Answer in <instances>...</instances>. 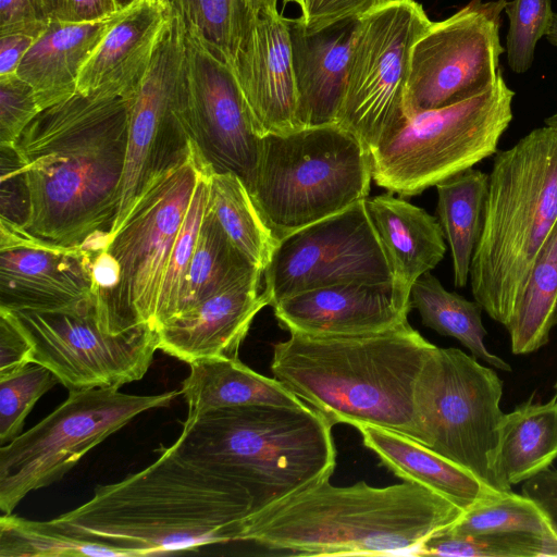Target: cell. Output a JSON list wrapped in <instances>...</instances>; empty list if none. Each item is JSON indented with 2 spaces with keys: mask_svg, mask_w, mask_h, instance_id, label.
Wrapping results in <instances>:
<instances>
[{
  "mask_svg": "<svg viewBox=\"0 0 557 557\" xmlns=\"http://www.w3.org/2000/svg\"><path fill=\"white\" fill-rule=\"evenodd\" d=\"M545 36L549 44L557 47V12H554L550 26Z\"/></svg>",
  "mask_w": 557,
  "mask_h": 557,
  "instance_id": "obj_48",
  "label": "cell"
},
{
  "mask_svg": "<svg viewBox=\"0 0 557 557\" xmlns=\"http://www.w3.org/2000/svg\"><path fill=\"white\" fill-rule=\"evenodd\" d=\"M411 308L418 310L422 323L443 336H450L468 348L472 356L487 364L511 371L508 362L488 351L482 322V306L448 292L430 272L422 274L410 289Z\"/></svg>",
  "mask_w": 557,
  "mask_h": 557,
  "instance_id": "obj_31",
  "label": "cell"
},
{
  "mask_svg": "<svg viewBox=\"0 0 557 557\" xmlns=\"http://www.w3.org/2000/svg\"><path fill=\"white\" fill-rule=\"evenodd\" d=\"M359 20L320 29L299 17L289 20V36L302 127L337 123Z\"/></svg>",
  "mask_w": 557,
  "mask_h": 557,
  "instance_id": "obj_23",
  "label": "cell"
},
{
  "mask_svg": "<svg viewBox=\"0 0 557 557\" xmlns=\"http://www.w3.org/2000/svg\"><path fill=\"white\" fill-rule=\"evenodd\" d=\"M436 347L408 321L364 334L290 333L274 345L270 369L332 425H375L425 446L419 391Z\"/></svg>",
  "mask_w": 557,
  "mask_h": 557,
  "instance_id": "obj_3",
  "label": "cell"
},
{
  "mask_svg": "<svg viewBox=\"0 0 557 557\" xmlns=\"http://www.w3.org/2000/svg\"><path fill=\"white\" fill-rule=\"evenodd\" d=\"M513 97L500 75L473 97L409 116L369 150L372 180L414 196L490 158L512 120Z\"/></svg>",
  "mask_w": 557,
  "mask_h": 557,
  "instance_id": "obj_9",
  "label": "cell"
},
{
  "mask_svg": "<svg viewBox=\"0 0 557 557\" xmlns=\"http://www.w3.org/2000/svg\"><path fill=\"white\" fill-rule=\"evenodd\" d=\"M272 308L281 327L289 333L364 334L408 321L410 288L398 280L343 283L296 294Z\"/></svg>",
  "mask_w": 557,
  "mask_h": 557,
  "instance_id": "obj_20",
  "label": "cell"
},
{
  "mask_svg": "<svg viewBox=\"0 0 557 557\" xmlns=\"http://www.w3.org/2000/svg\"><path fill=\"white\" fill-rule=\"evenodd\" d=\"M503 381L458 348L436 347L420 383L425 446L502 492L495 474Z\"/></svg>",
  "mask_w": 557,
  "mask_h": 557,
  "instance_id": "obj_11",
  "label": "cell"
},
{
  "mask_svg": "<svg viewBox=\"0 0 557 557\" xmlns=\"http://www.w3.org/2000/svg\"><path fill=\"white\" fill-rule=\"evenodd\" d=\"M135 0H116L120 9L129 7Z\"/></svg>",
  "mask_w": 557,
  "mask_h": 557,
  "instance_id": "obj_51",
  "label": "cell"
},
{
  "mask_svg": "<svg viewBox=\"0 0 557 557\" xmlns=\"http://www.w3.org/2000/svg\"><path fill=\"white\" fill-rule=\"evenodd\" d=\"M212 171L213 168L210 164H207L201 171L174 240L158 299L156 331L178 311L182 287L208 206L209 178Z\"/></svg>",
  "mask_w": 557,
  "mask_h": 557,
  "instance_id": "obj_36",
  "label": "cell"
},
{
  "mask_svg": "<svg viewBox=\"0 0 557 557\" xmlns=\"http://www.w3.org/2000/svg\"><path fill=\"white\" fill-rule=\"evenodd\" d=\"M286 2H293L295 4H297L300 10H302L305 8V3H306V0H285Z\"/></svg>",
  "mask_w": 557,
  "mask_h": 557,
  "instance_id": "obj_52",
  "label": "cell"
},
{
  "mask_svg": "<svg viewBox=\"0 0 557 557\" xmlns=\"http://www.w3.org/2000/svg\"><path fill=\"white\" fill-rule=\"evenodd\" d=\"M262 274L255 272L168 319L156 331L158 349L189 364L238 358L253 318L269 306L260 292Z\"/></svg>",
  "mask_w": 557,
  "mask_h": 557,
  "instance_id": "obj_21",
  "label": "cell"
},
{
  "mask_svg": "<svg viewBox=\"0 0 557 557\" xmlns=\"http://www.w3.org/2000/svg\"><path fill=\"white\" fill-rule=\"evenodd\" d=\"M251 517V505L238 487L171 445L150 466L97 486L89 500L45 522L137 557L239 541Z\"/></svg>",
  "mask_w": 557,
  "mask_h": 557,
  "instance_id": "obj_2",
  "label": "cell"
},
{
  "mask_svg": "<svg viewBox=\"0 0 557 557\" xmlns=\"http://www.w3.org/2000/svg\"><path fill=\"white\" fill-rule=\"evenodd\" d=\"M171 16L162 0H136L124 8L82 69L77 92L132 97Z\"/></svg>",
  "mask_w": 557,
  "mask_h": 557,
  "instance_id": "obj_22",
  "label": "cell"
},
{
  "mask_svg": "<svg viewBox=\"0 0 557 557\" xmlns=\"http://www.w3.org/2000/svg\"><path fill=\"white\" fill-rule=\"evenodd\" d=\"M431 23L416 0H386L359 18L336 124L368 151L409 119L411 52Z\"/></svg>",
  "mask_w": 557,
  "mask_h": 557,
  "instance_id": "obj_12",
  "label": "cell"
},
{
  "mask_svg": "<svg viewBox=\"0 0 557 557\" xmlns=\"http://www.w3.org/2000/svg\"><path fill=\"white\" fill-rule=\"evenodd\" d=\"M504 11L509 18L508 64L512 72L522 74L531 67L536 44L550 26L552 0L507 1Z\"/></svg>",
  "mask_w": 557,
  "mask_h": 557,
  "instance_id": "obj_39",
  "label": "cell"
},
{
  "mask_svg": "<svg viewBox=\"0 0 557 557\" xmlns=\"http://www.w3.org/2000/svg\"><path fill=\"white\" fill-rule=\"evenodd\" d=\"M506 0H471L432 22L416 41L406 94L408 117L473 97L502 75L500 15Z\"/></svg>",
  "mask_w": 557,
  "mask_h": 557,
  "instance_id": "obj_13",
  "label": "cell"
},
{
  "mask_svg": "<svg viewBox=\"0 0 557 557\" xmlns=\"http://www.w3.org/2000/svg\"><path fill=\"white\" fill-rule=\"evenodd\" d=\"M462 513L416 482L335 486L327 479L248 519L239 541L301 556L416 555Z\"/></svg>",
  "mask_w": 557,
  "mask_h": 557,
  "instance_id": "obj_4",
  "label": "cell"
},
{
  "mask_svg": "<svg viewBox=\"0 0 557 557\" xmlns=\"http://www.w3.org/2000/svg\"><path fill=\"white\" fill-rule=\"evenodd\" d=\"M94 250L37 237L0 220V308L81 312L95 305Z\"/></svg>",
  "mask_w": 557,
  "mask_h": 557,
  "instance_id": "obj_18",
  "label": "cell"
},
{
  "mask_svg": "<svg viewBox=\"0 0 557 557\" xmlns=\"http://www.w3.org/2000/svg\"><path fill=\"white\" fill-rule=\"evenodd\" d=\"M183 61L184 25L172 15L139 87L128 98L125 165L109 238L122 227L145 184L189 146Z\"/></svg>",
  "mask_w": 557,
  "mask_h": 557,
  "instance_id": "obj_16",
  "label": "cell"
},
{
  "mask_svg": "<svg viewBox=\"0 0 557 557\" xmlns=\"http://www.w3.org/2000/svg\"><path fill=\"white\" fill-rule=\"evenodd\" d=\"M136 1V0H135ZM164 2V0H162Z\"/></svg>",
  "mask_w": 557,
  "mask_h": 557,
  "instance_id": "obj_54",
  "label": "cell"
},
{
  "mask_svg": "<svg viewBox=\"0 0 557 557\" xmlns=\"http://www.w3.org/2000/svg\"><path fill=\"white\" fill-rule=\"evenodd\" d=\"M386 0H306L299 18L310 29L359 20Z\"/></svg>",
  "mask_w": 557,
  "mask_h": 557,
  "instance_id": "obj_42",
  "label": "cell"
},
{
  "mask_svg": "<svg viewBox=\"0 0 557 557\" xmlns=\"http://www.w3.org/2000/svg\"><path fill=\"white\" fill-rule=\"evenodd\" d=\"M253 132L288 134L304 128L289 36V18L247 3L240 39L231 64Z\"/></svg>",
  "mask_w": 557,
  "mask_h": 557,
  "instance_id": "obj_19",
  "label": "cell"
},
{
  "mask_svg": "<svg viewBox=\"0 0 557 557\" xmlns=\"http://www.w3.org/2000/svg\"><path fill=\"white\" fill-rule=\"evenodd\" d=\"M249 4L261 10H277V0H246Z\"/></svg>",
  "mask_w": 557,
  "mask_h": 557,
  "instance_id": "obj_49",
  "label": "cell"
},
{
  "mask_svg": "<svg viewBox=\"0 0 557 557\" xmlns=\"http://www.w3.org/2000/svg\"><path fill=\"white\" fill-rule=\"evenodd\" d=\"M181 394L191 421L215 409L246 405L304 407L276 379L259 374L238 358H214L190 363Z\"/></svg>",
  "mask_w": 557,
  "mask_h": 557,
  "instance_id": "obj_27",
  "label": "cell"
},
{
  "mask_svg": "<svg viewBox=\"0 0 557 557\" xmlns=\"http://www.w3.org/2000/svg\"><path fill=\"white\" fill-rule=\"evenodd\" d=\"M355 428L364 446L398 478L441 494L463 511L498 493L467 469L417 441L375 425Z\"/></svg>",
  "mask_w": 557,
  "mask_h": 557,
  "instance_id": "obj_25",
  "label": "cell"
},
{
  "mask_svg": "<svg viewBox=\"0 0 557 557\" xmlns=\"http://www.w3.org/2000/svg\"><path fill=\"white\" fill-rule=\"evenodd\" d=\"M208 205L231 243L264 271L280 240L264 222L243 180L233 172L213 170Z\"/></svg>",
  "mask_w": 557,
  "mask_h": 557,
  "instance_id": "obj_33",
  "label": "cell"
},
{
  "mask_svg": "<svg viewBox=\"0 0 557 557\" xmlns=\"http://www.w3.org/2000/svg\"><path fill=\"white\" fill-rule=\"evenodd\" d=\"M487 189L488 174L472 168L436 184L438 222L450 248L456 287H465L469 280Z\"/></svg>",
  "mask_w": 557,
  "mask_h": 557,
  "instance_id": "obj_29",
  "label": "cell"
},
{
  "mask_svg": "<svg viewBox=\"0 0 557 557\" xmlns=\"http://www.w3.org/2000/svg\"><path fill=\"white\" fill-rule=\"evenodd\" d=\"M207 164L190 139L176 161L145 184L122 227L95 255V311L106 330L147 325L156 331L168 260Z\"/></svg>",
  "mask_w": 557,
  "mask_h": 557,
  "instance_id": "obj_7",
  "label": "cell"
},
{
  "mask_svg": "<svg viewBox=\"0 0 557 557\" xmlns=\"http://www.w3.org/2000/svg\"><path fill=\"white\" fill-rule=\"evenodd\" d=\"M545 125L557 132V112L545 119Z\"/></svg>",
  "mask_w": 557,
  "mask_h": 557,
  "instance_id": "obj_50",
  "label": "cell"
},
{
  "mask_svg": "<svg viewBox=\"0 0 557 557\" xmlns=\"http://www.w3.org/2000/svg\"><path fill=\"white\" fill-rule=\"evenodd\" d=\"M122 10L89 22L49 21L16 72L32 86L40 111L77 92L82 69Z\"/></svg>",
  "mask_w": 557,
  "mask_h": 557,
  "instance_id": "obj_24",
  "label": "cell"
},
{
  "mask_svg": "<svg viewBox=\"0 0 557 557\" xmlns=\"http://www.w3.org/2000/svg\"><path fill=\"white\" fill-rule=\"evenodd\" d=\"M116 0H60L55 20L65 22H89L117 13Z\"/></svg>",
  "mask_w": 557,
  "mask_h": 557,
  "instance_id": "obj_45",
  "label": "cell"
},
{
  "mask_svg": "<svg viewBox=\"0 0 557 557\" xmlns=\"http://www.w3.org/2000/svg\"><path fill=\"white\" fill-rule=\"evenodd\" d=\"M332 426L309 405L235 406L185 421L172 445L238 487L253 517L331 478L336 466Z\"/></svg>",
  "mask_w": 557,
  "mask_h": 557,
  "instance_id": "obj_5",
  "label": "cell"
},
{
  "mask_svg": "<svg viewBox=\"0 0 557 557\" xmlns=\"http://www.w3.org/2000/svg\"><path fill=\"white\" fill-rule=\"evenodd\" d=\"M171 14L194 30L230 65L237 49L246 0H164Z\"/></svg>",
  "mask_w": 557,
  "mask_h": 557,
  "instance_id": "obj_37",
  "label": "cell"
},
{
  "mask_svg": "<svg viewBox=\"0 0 557 557\" xmlns=\"http://www.w3.org/2000/svg\"><path fill=\"white\" fill-rule=\"evenodd\" d=\"M522 494L537 505L557 535V470L548 467L524 481Z\"/></svg>",
  "mask_w": 557,
  "mask_h": 557,
  "instance_id": "obj_44",
  "label": "cell"
},
{
  "mask_svg": "<svg viewBox=\"0 0 557 557\" xmlns=\"http://www.w3.org/2000/svg\"><path fill=\"white\" fill-rule=\"evenodd\" d=\"M263 276V293L271 307L314 288L397 280L366 199L283 237Z\"/></svg>",
  "mask_w": 557,
  "mask_h": 557,
  "instance_id": "obj_14",
  "label": "cell"
},
{
  "mask_svg": "<svg viewBox=\"0 0 557 557\" xmlns=\"http://www.w3.org/2000/svg\"><path fill=\"white\" fill-rule=\"evenodd\" d=\"M258 271L262 270L231 243L208 205L182 287L177 312Z\"/></svg>",
  "mask_w": 557,
  "mask_h": 557,
  "instance_id": "obj_34",
  "label": "cell"
},
{
  "mask_svg": "<svg viewBox=\"0 0 557 557\" xmlns=\"http://www.w3.org/2000/svg\"><path fill=\"white\" fill-rule=\"evenodd\" d=\"M366 206L397 280L411 289L444 258L446 245L440 222L424 209L391 194L367 198Z\"/></svg>",
  "mask_w": 557,
  "mask_h": 557,
  "instance_id": "obj_26",
  "label": "cell"
},
{
  "mask_svg": "<svg viewBox=\"0 0 557 557\" xmlns=\"http://www.w3.org/2000/svg\"><path fill=\"white\" fill-rule=\"evenodd\" d=\"M557 223V132L535 128L497 151L471 267L474 300L506 325Z\"/></svg>",
  "mask_w": 557,
  "mask_h": 557,
  "instance_id": "obj_6",
  "label": "cell"
},
{
  "mask_svg": "<svg viewBox=\"0 0 557 557\" xmlns=\"http://www.w3.org/2000/svg\"><path fill=\"white\" fill-rule=\"evenodd\" d=\"M557 324V223L540 250L523 293L505 325L511 351L524 355L547 344Z\"/></svg>",
  "mask_w": 557,
  "mask_h": 557,
  "instance_id": "obj_32",
  "label": "cell"
},
{
  "mask_svg": "<svg viewBox=\"0 0 557 557\" xmlns=\"http://www.w3.org/2000/svg\"><path fill=\"white\" fill-rule=\"evenodd\" d=\"M183 81L190 139L214 171L233 172L247 186L260 137L231 65L185 25Z\"/></svg>",
  "mask_w": 557,
  "mask_h": 557,
  "instance_id": "obj_17",
  "label": "cell"
},
{
  "mask_svg": "<svg viewBox=\"0 0 557 557\" xmlns=\"http://www.w3.org/2000/svg\"><path fill=\"white\" fill-rule=\"evenodd\" d=\"M58 377L46 367L32 363L23 370L0 377V445L17 437L38 399L51 389Z\"/></svg>",
  "mask_w": 557,
  "mask_h": 557,
  "instance_id": "obj_38",
  "label": "cell"
},
{
  "mask_svg": "<svg viewBox=\"0 0 557 557\" xmlns=\"http://www.w3.org/2000/svg\"><path fill=\"white\" fill-rule=\"evenodd\" d=\"M45 11L51 20H55L60 9V0H41Z\"/></svg>",
  "mask_w": 557,
  "mask_h": 557,
  "instance_id": "obj_47",
  "label": "cell"
},
{
  "mask_svg": "<svg viewBox=\"0 0 557 557\" xmlns=\"http://www.w3.org/2000/svg\"><path fill=\"white\" fill-rule=\"evenodd\" d=\"M32 86L17 74L0 76V147L14 149L23 132L39 114Z\"/></svg>",
  "mask_w": 557,
  "mask_h": 557,
  "instance_id": "obj_40",
  "label": "cell"
},
{
  "mask_svg": "<svg viewBox=\"0 0 557 557\" xmlns=\"http://www.w3.org/2000/svg\"><path fill=\"white\" fill-rule=\"evenodd\" d=\"M371 180L367 148L332 124L261 137L247 189L281 240L367 199Z\"/></svg>",
  "mask_w": 557,
  "mask_h": 557,
  "instance_id": "obj_8",
  "label": "cell"
},
{
  "mask_svg": "<svg viewBox=\"0 0 557 557\" xmlns=\"http://www.w3.org/2000/svg\"><path fill=\"white\" fill-rule=\"evenodd\" d=\"M555 387H556V391H557V383H556ZM556 393H557V392H556Z\"/></svg>",
  "mask_w": 557,
  "mask_h": 557,
  "instance_id": "obj_53",
  "label": "cell"
},
{
  "mask_svg": "<svg viewBox=\"0 0 557 557\" xmlns=\"http://www.w3.org/2000/svg\"><path fill=\"white\" fill-rule=\"evenodd\" d=\"M50 20L41 0H0V35L23 33L38 37Z\"/></svg>",
  "mask_w": 557,
  "mask_h": 557,
  "instance_id": "obj_43",
  "label": "cell"
},
{
  "mask_svg": "<svg viewBox=\"0 0 557 557\" xmlns=\"http://www.w3.org/2000/svg\"><path fill=\"white\" fill-rule=\"evenodd\" d=\"M557 458V393L547 403L533 396L505 413L495 460L502 492L550 467Z\"/></svg>",
  "mask_w": 557,
  "mask_h": 557,
  "instance_id": "obj_28",
  "label": "cell"
},
{
  "mask_svg": "<svg viewBox=\"0 0 557 557\" xmlns=\"http://www.w3.org/2000/svg\"><path fill=\"white\" fill-rule=\"evenodd\" d=\"M128 557L127 553L98 542L55 531L45 521L12 513L0 518V557Z\"/></svg>",
  "mask_w": 557,
  "mask_h": 557,
  "instance_id": "obj_35",
  "label": "cell"
},
{
  "mask_svg": "<svg viewBox=\"0 0 557 557\" xmlns=\"http://www.w3.org/2000/svg\"><path fill=\"white\" fill-rule=\"evenodd\" d=\"M34 363V347L22 323L11 310L0 308V377Z\"/></svg>",
  "mask_w": 557,
  "mask_h": 557,
  "instance_id": "obj_41",
  "label": "cell"
},
{
  "mask_svg": "<svg viewBox=\"0 0 557 557\" xmlns=\"http://www.w3.org/2000/svg\"><path fill=\"white\" fill-rule=\"evenodd\" d=\"M455 535H496L518 539L535 546L542 556L557 557V535L537 505L512 491L476 503L449 528Z\"/></svg>",
  "mask_w": 557,
  "mask_h": 557,
  "instance_id": "obj_30",
  "label": "cell"
},
{
  "mask_svg": "<svg viewBox=\"0 0 557 557\" xmlns=\"http://www.w3.org/2000/svg\"><path fill=\"white\" fill-rule=\"evenodd\" d=\"M34 347V363L48 368L69 391L120 388L143 379L158 349L147 325L113 333L95 305L81 312L13 311Z\"/></svg>",
  "mask_w": 557,
  "mask_h": 557,
  "instance_id": "obj_15",
  "label": "cell"
},
{
  "mask_svg": "<svg viewBox=\"0 0 557 557\" xmlns=\"http://www.w3.org/2000/svg\"><path fill=\"white\" fill-rule=\"evenodd\" d=\"M36 39L37 37L23 33L0 35V76L16 74Z\"/></svg>",
  "mask_w": 557,
  "mask_h": 557,
  "instance_id": "obj_46",
  "label": "cell"
},
{
  "mask_svg": "<svg viewBox=\"0 0 557 557\" xmlns=\"http://www.w3.org/2000/svg\"><path fill=\"white\" fill-rule=\"evenodd\" d=\"M128 98L76 92L32 121L14 148L28 210L23 228L64 246H104L120 201Z\"/></svg>",
  "mask_w": 557,
  "mask_h": 557,
  "instance_id": "obj_1",
  "label": "cell"
},
{
  "mask_svg": "<svg viewBox=\"0 0 557 557\" xmlns=\"http://www.w3.org/2000/svg\"><path fill=\"white\" fill-rule=\"evenodd\" d=\"M181 393L132 395L115 387L70 391L32 429L0 447V510L12 513L30 492L61 480L94 447L140 413Z\"/></svg>",
  "mask_w": 557,
  "mask_h": 557,
  "instance_id": "obj_10",
  "label": "cell"
}]
</instances>
